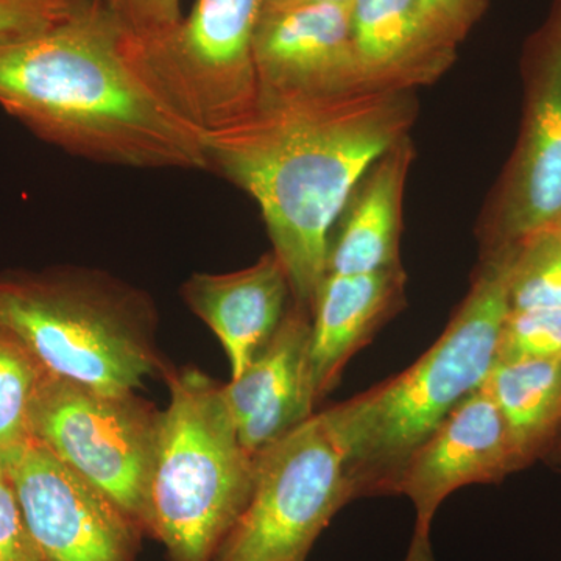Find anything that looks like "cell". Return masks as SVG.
<instances>
[{
    "instance_id": "obj_1",
    "label": "cell",
    "mask_w": 561,
    "mask_h": 561,
    "mask_svg": "<svg viewBox=\"0 0 561 561\" xmlns=\"http://www.w3.org/2000/svg\"><path fill=\"white\" fill-rule=\"evenodd\" d=\"M415 114L412 91L260 94L249 116L203 136L208 171L260 206L297 305L312 312L342 210L371 165L409 138Z\"/></svg>"
},
{
    "instance_id": "obj_25",
    "label": "cell",
    "mask_w": 561,
    "mask_h": 561,
    "mask_svg": "<svg viewBox=\"0 0 561 561\" xmlns=\"http://www.w3.org/2000/svg\"><path fill=\"white\" fill-rule=\"evenodd\" d=\"M432 20L449 38L460 43L479 21L489 0H421Z\"/></svg>"
},
{
    "instance_id": "obj_17",
    "label": "cell",
    "mask_w": 561,
    "mask_h": 561,
    "mask_svg": "<svg viewBox=\"0 0 561 561\" xmlns=\"http://www.w3.org/2000/svg\"><path fill=\"white\" fill-rule=\"evenodd\" d=\"M402 139L365 173L332 230L327 275H368L401 267V214L412 164Z\"/></svg>"
},
{
    "instance_id": "obj_6",
    "label": "cell",
    "mask_w": 561,
    "mask_h": 561,
    "mask_svg": "<svg viewBox=\"0 0 561 561\" xmlns=\"http://www.w3.org/2000/svg\"><path fill=\"white\" fill-rule=\"evenodd\" d=\"M261 13L262 0H195L168 32L128 35L147 87L202 138L238 124L260 102L254 35Z\"/></svg>"
},
{
    "instance_id": "obj_11",
    "label": "cell",
    "mask_w": 561,
    "mask_h": 561,
    "mask_svg": "<svg viewBox=\"0 0 561 561\" xmlns=\"http://www.w3.org/2000/svg\"><path fill=\"white\" fill-rule=\"evenodd\" d=\"M502 413L489 391L476 390L437 427L405 465L397 494L415 508V531L431 534L432 522L454 491L497 483L522 470Z\"/></svg>"
},
{
    "instance_id": "obj_5",
    "label": "cell",
    "mask_w": 561,
    "mask_h": 561,
    "mask_svg": "<svg viewBox=\"0 0 561 561\" xmlns=\"http://www.w3.org/2000/svg\"><path fill=\"white\" fill-rule=\"evenodd\" d=\"M144 508V530L172 561H210L249 504L256 457L232 423L221 383L197 368L168 370Z\"/></svg>"
},
{
    "instance_id": "obj_7",
    "label": "cell",
    "mask_w": 561,
    "mask_h": 561,
    "mask_svg": "<svg viewBox=\"0 0 561 561\" xmlns=\"http://www.w3.org/2000/svg\"><path fill=\"white\" fill-rule=\"evenodd\" d=\"M351 501L341 438L327 411L313 413L257 454L249 504L210 561H306Z\"/></svg>"
},
{
    "instance_id": "obj_20",
    "label": "cell",
    "mask_w": 561,
    "mask_h": 561,
    "mask_svg": "<svg viewBox=\"0 0 561 561\" xmlns=\"http://www.w3.org/2000/svg\"><path fill=\"white\" fill-rule=\"evenodd\" d=\"M511 306L561 311V243L552 230L535 232L513 245Z\"/></svg>"
},
{
    "instance_id": "obj_22",
    "label": "cell",
    "mask_w": 561,
    "mask_h": 561,
    "mask_svg": "<svg viewBox=\"0 0 561 561\" xmlns=\"http://www.w3.org/2000/svg\"><path fill=\"white\" fill-rule=\"evenodd\" d=\"M131 38L149 39L179 24L180 0H99Z\"/></svg>"
},
{
    "instance_id": "obj_18",
    "label": "cell",
    "mask_w": 561,
    "mask_h": 561,
    "mask_svg": "<svg viewBox=\"0 0 561 561\" xmlns=\"http://www.w3.org/2000/svg\"><path fill=\"white\" fill-rule=\"evenodd\" d=\"M483 389L496 402L523 468L561 431V359L496 360Z\"/></svg>"
},
{
    "instance_id": "obj_16",
    "label": "cell",
    "mask_w": 561,
    "mask_h": 561,
    "mask_svg": "<svg viewBox=\"0 0 561 561\" xmlns=\"http://www.w3.org/2000/svg\"><path fill=\"white\" fill-rule=\"evenodd\" d=\"M404 283L402 267L368 275H327L321 280L309 345L317 404L335 389L351 357L400 311Z\"/></svg>"
},
{
    "instance_id": "obj_13",
    "label": "cell",
    "mask_w": 561,
    "mask_h": 561,
    "mask_svg": "<svg viewBox=\"0 0 561 561\" xmlns=\"http://www.w3.org/2000/svg\"><path fill=\"white\" fill-rule=\"evenodd\" d=\"M311 328L312 312L291 301L267 348L239 378L221 386L239 440L251 456L316 413L309 365Z\"/></svg>"
},
{
    "instance_id": "obj_12",
    "label": "cell",
    "mask_w": 561,
    "mask_h": 561,
    "mask_svg": "<svg viewBox=\"0 0 561 561\" xmlns=\"http://www.w3.org/2000/svg\"><path fill=\"white\" fill-rule=\"evenodd\" d=\"M254 65L260 94L323 98L370 90L354 51L350 3L262 11Z\"/></svg>"
},
{
    "instance_id": "obj_14",
    "label": "cell",
    "mask_w": 561,
    "mask_h": 561,
    "mask_svg": "<svg viewBox=\"0 0 561 561\" xmlns=\"http://www.w3.org/2000/svg\"><path fill=\"white\" fill-rule=\"evenodd\" d=\"M183 300L219 339L231 379L239 378L267 348L289 311L291 287L275 254L230 273H195L181 287Z\"/></svg>"
},
{
    "instance_id": "obj_19",
    "label": "cell",
    "mask_w": 561,
    "mask_h": 561,
    "mask_svg": "<svg viewBox=\"0 0 561 561\" xmlns=\"http://www.w3.org/2000/svg\"><path fill=\"white\" fill-rule=\"evenodd\" d=\"M44 373L0 324V468L32 440V412Z\"/></svg>"
},
{
    "instance_id": "obj_29",
    "label": "cell",
    "mask_w": 561,
    "mask_h": 561,
    "mask_svg": "<svg viewBox=\"0 0 561 561\" xmlns=\"http://www.w3.org/2000/svg\"><path fill=\"white\" fill-rule=\"evenodd\" d=\"M552 456V460L557 461V463L561 465V431L557 440L553 442L552 448L549 449V453Z\"/></svg>"
},
{
    "instance_id": "obj_27",
    "label": "cell",
    "mask_w": 561,
    "mask_h": 561,
    "mask_svg": "<svg viewBox=\"0 0 561 561\" xmlns=\"http://www.w3.org/2000/svg\"><path fill=\"white\" fill-rule=\"evenodd\" d=\"M351 0H262V11L295 9V7L328 5V3H350Z\"/></svg>"
},
{
    "instance_id": "obj_15",
    "label": "cell",
    "mask_w": 561,
    "mask_h": 561,
    "mask_svg": "<svg viewBox=\"0 0 561 561\" xmlns=\"http://www.w3.org/2000/svg\"><path fill=\"white\" fill-rule=\"evenodd\" d=\"M351 35L370 90L412 91L440 79L456 60V41L421 0H351Z\"/></svg>"
},
{
    "instance_id": "obj_23",
    "label": "cell",
    "mask_w": 561,
    "mask_h": 561,
    "mask_svg": "<svg viewBox=\"0 0 561 561\" xmlns=\"http://www.w3.org/2000/svg\"><path fill=\"white\" fill-rule=\"evenodd\" d=\"M72 11L58 0H0V44L44 31Z\"/></svg>"
},
{
    "instance_id": "obj_26",
    "label": "cell",
    "mask_w": 561,
    "mask_h": 561,
    "mask_svg": "<svg viewBox=\"0 0 561 561\" xmlns=\"http://www.w3.org/2000/svg\"><path fill=\"white\" fill-rule=\"evenodd\" d=\"M404 561H437L432 551L431 534L413 530L411 546Z\"/></svg>"
},
{
    "instance_id": "obj_4",
    "label": "cell",
    "mask_w": 561,
    "mask_h": 561,
    "mask_svg": "<svg viewBox=\"0 0 561 561\" xmlns=\"http://www.w3.org/2000/svg\"><path fill=\"white\" fill-rule=\"evenodd\" d=\"M0 324L54 378L106 393H136L169 368L154 342L146 291L110 273L66 267L0 278Z\"/></svg>"
},
{
    "instance_id": "obj_21",
    "label": "cell",
    "mask_w": 561,
    "mask_h": 561,
    "mask_svg": "<svg viewBox=\"0 0 561 561\" xmlns=\"http://www.w3.org/2000/svg\"><path fill=\"white\" fill-rule=\"evenodd\" d=\"M561 359V311L512 309L502 327L496 360Z\"/></svg>"
},
{
    "instance_id": "obj_3",
    "label": "cell",
    "mask_w": 561,
    "mask_h": 561,
    "mask_svg": "<svg viewBox=\"0 0 561 561\" xmlns=\"http://www.w3.org/2000/svg\"><path fill=\"white\" fill-rule=\"evenodd\" d=\"M513 245L486 251L438 341L408 370L324 409L346 457L354 497L397 494L405 465L496 364L511 306Z\"/></svg>"
},
{
    "instance_id": "obj_28",
    "label": "cell",
    "mask_w": 561,
    "mask_h": 561,
    "mask_svg": "<svg viewBox=\"0 0 561 561\" xmlns=\"http://www.w3.org/2000/svg\"><path fill=\"white\" fill-rule=\"evenodd\" d=\"M58 2L65 3L66 7L72 10L87 9V7L95 5L99 0H58Z\"/></svg>"
},
{
    "instance_id": "obj_9",
    "label": "cell",
    "mask_w": 561,
    "mask_h": 561,
    "mask_svg": "<svg viewBox=\"0 0 561 561\" xmlns=\"http://www.w3.org/2000/svg\"><path fill=\"white\" fill-rule=\"evenodd\" d=\"M2 470L41 561H135L142 529L38 440L32 438Z\"/></svg>"
},
{
    "instance_id": "obj_24",
    "label": "cell",
    "mask_w": 561,
    "mask_h": 561,
    "mask_svg": "<svg viewBox=\"0 0 561 561\" xmlns=\"http://www.w3.org/2000/svg\"><path fill=\"white\" fill-rule=\"evenodd\" d=\"M0 561H41L9 476L0 468Z\"/></svg>"
},
{
    "instance_id": "obj_2",
    "label": "cell",
    "mask_w": 561,
    "mask_h": 561,
    "mask_svg": "<svg viewBox=\"0 0 561 561\" xmlns=\"http://www.w3.org/2000/svg\"><path fill=\"white\" fill-rule=\"evenodd\" d=\"M0 106L60 149L133 169L208 171L202 136L147 87L101 3L0 44Z\"/></svg>"
},
{
    "instance_id": "obj_30",
    "label": "cell",
    "mask_w": 561,
    "mask_h": 561,
    "mask_svg": "<svg viewBox=\"0 0 561 561\" xmlns=\"http://www.w3.org/2000/svg\"><path fill=\"white\" fill-rule=\"evenodd\" d=\"M549 230L553 231V234L557 236V239H559V241L561 243V219L559 221H557V224L553 225L552 228H549Z\"/></svg>"
},
{
    "instance_id": "obj_10",
    "label": "cell",
    "mask_w": 561,
    "mask_h": 561,
    "mask_svg": "<svg viewBox=\"0 0 561 561\" xmlns=\"http://www.w3.org/2000/svg\"><path fill=\"white\" fill-rule=\"evenodd\" d=\"M561 219V0L527 62L522 138L491 220L489 249L515 245Z\"/></svg>"
},
{
    "instance_id": "obj_8",
    "label": "cell",
    "mask_w": 561,
    "mask_h": 561,
    "mask_svg": "<svg viewBox=\"0 0 561 561\" xmlns=\"http://www.w3.org/2000/svg\"><path fill=\"white\" fill-rule=\"evenodd\" d=\"M160 413L136 393H106L46 375L32 435L144 530Z\"/></svg>"
}]
</instances>
